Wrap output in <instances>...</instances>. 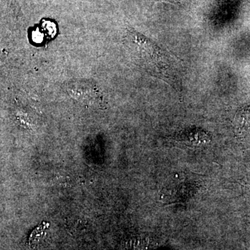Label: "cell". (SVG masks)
Wrapping results in <instances>:
<instances>
[{
    "label": "cell",
    "instance_id": "6da1fadb",
    "mask_svg": "<svg viewBox=\"0 0 250 250\" xmlns=\"http://www.w3.org/2000/svg\"><path fill=\"white\" fill-rule=\"evenodd\" d=\"M125 44L135 65L182 95V72L177 57L132 28L126 29Z\"/></svg>",
    "mask_w": 250,
    "mask_h": 250
},
{
    "label": "cell",
    "instance_id": "7a4b0ae2",
    "mask_svg": "<svg viewBox=\"0 0 250 250\" xmlns=\"http://www.w3.org/2000/svg\"><path fill=\"white\" fill-rule=\"evenodd\" d=\"M67 95L82 103L93 104L102 99V93L98 85L93 81L74 80L65 84Z\"/></svg>",
    "mask_w": 250,
    "mask_h": 250
},
{
    "label": "cell",
    "instance_id": "3957f363",
    "mask_svg": "<svg viewBox=\"0 0 250 250\" xmlns=\"http://www.w3.org/2000/svg\"><path fill=\"white\" fill-rule=\"evenodd\" d=\"M250 130V102L237 110L233 118V132L237 138H243Z\"/></svg>",
    "mask_w": 250,
    "mask_h": 250
},
{
    "label": "cell",
    "instance_id": "277c9868",
    "mask_svg": "<svg viewBox=\"0 0 250 250\" xmlns=\"http://www.w3.org/2000/svg\"><path fill=\"white\" fill-rule=\"evenodd\" d=\"M178 139L180 141L190 142L195 144H202L210 141V137L205 131L199 129H192L180 134Z\"/></svg>",
    "mask_w": 250,
    "mask_h": 250
},
{
    "label": "cell",
    "instance_id": "5b68a950",
    "mask_svg": "<svg viewBox=\"0 0 250 250\" xmlns=\"http://www.w3.org/2000/svg\"><path fill=\"white\" fill-rule=\"evenodd\" d=\"M9 9L14 13L16 17H21L22 16L21 7L18 4L17 0H5Z\"/></svg>",
    "mask_w": 250,
    "mask_h": 250
}]
</instances>
